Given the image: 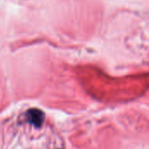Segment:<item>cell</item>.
I'll return each mask as SVG.
<instances>
[{
	"label": "cell",
	"mask_w": 149,
	"mask_h": 149,
	"mask_svg": "<svg viewBox=\"0 0 149 149\" xmlns=\"http://www.w3.org/2000/svg\"><path fill=\"white\" fill-rule=\"evenodd\" d=\"M28 121L35 127H40L44 121V113L38 109H31L27 113Z\"/></svg>",
	"instance_id": "6da1fadb"
}]
</instances>
